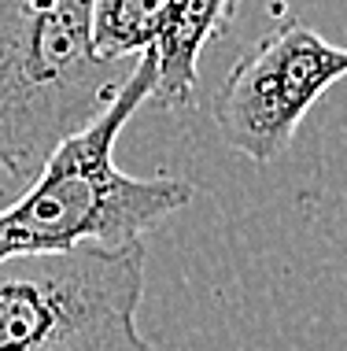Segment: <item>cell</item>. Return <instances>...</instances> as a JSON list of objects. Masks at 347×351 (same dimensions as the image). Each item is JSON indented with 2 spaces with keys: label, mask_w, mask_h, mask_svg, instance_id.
Listing matches in <instances>:
<instances>
[{
  "label": "cell",
  "mask_w": 347,
  "mask_h": 351,
  "mask_svg": "<svg viewBox=\"0 0 347 351\" xmlns=\"http://www.w3.org/2000/svg\"><path fill=\"white\" fill-rule=\"evenodd\" d=\"M347 78V45H329L299 19H281L229 67L211 104L222 141L266 167L288 152L299 122Z\"/></svg>",
  "instance_id": "277c9868"
},
{
  "label": "cell",
  "mask_w": 347,
  "mask_h": 351,
  "mask_svg": "<svg viewBox=\"0 0 347 351\" xmlns=\"http://www.w3.org/2000/svg\"><path fill=\"white\" fill-rule=\"evenodd\" d=\"M129 71L92 49V0H0V170L37 174L111 108Z\"/></svg>",
  "instance_id": "7a4b0ae2"
},
{
  "label": "cell",
  "mask_w": 347,
  "mask_h": 351,
  "mask_svg": "<svg viewBox=\"0 0 347 351\" xmlns=\"http://www.w3.org/2000/svg\"><path fill=\"white\" fill-rule=\"evenodd\" d=\"M152 89L155 52H144L104 115L63 141L37 167L26 193L0 207V263L137 244L192 204L196 189L185 178H133L115 163V141L144 100H152Z\"/></svg>",
  "instance_id": "6da1fadb"
},
{
  "label": "cell",
  "mask_w": 347,
  "mask_h": 351,
  "mask_svg": "<svg viewBox=\"0 0 347 351\" xmlns=\"http://www.w3.org/2000/svg\"><path fill=\"white\" fill-rule=\"evenodd\" d=\"M237 0H166L155 37V89L152 100L166 111L189 108L200 82L203 49L229 26Z\"/></svg>",
  "instance_id": "5b68a950"
},
{
  "label": "cell",
  "mask_w": 347,
  "mask_h": 351,
  "mask_svg": "<svg viewBox=\"0 0 347 351\" xmlns=\"http://www.w3.org/2000/svg\"><path fill=\"white\" fill-rule=\"evenodd\" d=\"M144 241L0 263V351H152L137 329Z\"/></svg>",
  "instance_id": "3957f363"
},
{
  "label": "cell",
  "mask_w": 347,
  "mask_h": 351,
  "mask_svg": "<svg viewBox=\"0 0 347 351\" xmlns=\"http://www.w3.org/2000/svg\"><path fill=\"white\" fill-rule=\"evenodd\" d=\"M166 0H92V49L107 63H137L155 49Z\"/></svg>",
  "instance_id": "8992f818"
}]
</instances>
